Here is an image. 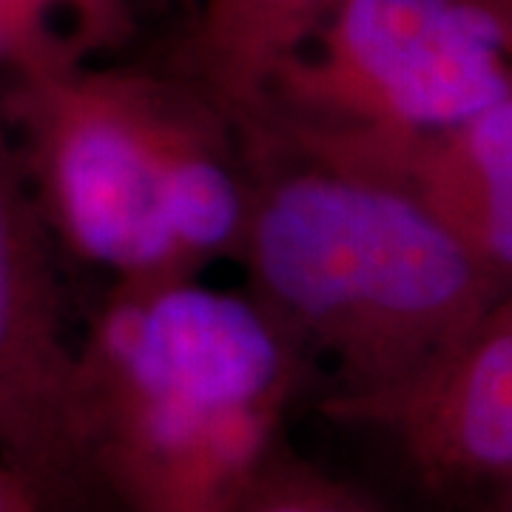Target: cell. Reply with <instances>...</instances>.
I'll return each mask as SVG.
<instances>
[{"label":"cell","mask_w":512,"mask_h":512,"mask_svg":"<svg viewBox=\"0 0 512 512\" xmlns=\"http://www.w3.org/2000/svg\"><path fill=\"white\" fill-rule=\"evenodd\" d=\"M259 148L268 163L251 174L234 256L296 348L330 362V416L419 382L501 296L399 180L262 137Z\"/></svg>","instance_id":"cell-1"},{"label":"cell","mask_w":512,"mask_h":512,"mask_svg":"<svg viewBox=\"0 0 512 512\" xmlns=\"http://www.w3.org/2000/svg\"><path fill=\"white\" fill-rule=\"evenodd\" d=\"M302 350L251 293L114 282L77 339V421L114 512H231L282 441Z\"/></svg>","instance_id":"cell-2"},{"label":"cell","mask_w":512,"mask_h":512,"mask_svg":"<svg viewBox=\"0 0 512 512\" xmlns=\"http://www.w3.org/2000/svg\"><path fill=\"white\" fill-rule=\"evenodd\" d=\"M12 80L20 163L74 256L114 282H146L237 254L251 174L208 97L100 63Z\"/></svg>","instance_id":"cell-3"},{"label":"cell","mask_w":512,"mask_h":512,"mask_svg":"<svg viewBox=\"0 0 512 512\" xmlns=\"http://www.w3.org/2000/svg\"><path fill=\"white\" fill-rule=\"evenodd\" d=\"M510 97L512 0H345L245 126L291 146H404Z\"/></svg>","instance_id":"cell-4"},{"label":"cell","mask_w":512,"mask_h":512,"mask_svg":"<svg viewBox=\"0 0 512 512\" xmlns=\"http://www.w3.org/2000/svg\"><path fill=\"white\" fill-rule=\"evenodd\" d=\"M0 458L46 512H97L77 421V339L63 322L49 228L0 126ZM106 510V507H103Z\"/></svg>","instance_id":"cell-5"},{"label":"cell","mask_w":512,"mask_h":512,"mask_svg":"<svg viewBox=\"0 0 512 512\" xmlns=\"http://www.w3.org/2000/svg\"><path fill=\"white\" fill-rule=\"evenodd\" d=\"M333 416L382 433L436 490L512 473V291L419 382Z\"/></svg>","instance_id":"cell-6"},{"label":"cell","mask_w":512,"mask_h":512,"mask_svg":"<svg viewBox=\"0 0 512 512\" xmlns=\"http://www.w3.org/2000/svg\"><path fill=\"white\" fill-rule=\"evenodd\" d=\"M279 146L399 180L456 231L498 291H512V97L447 134L404 146Z\"/></svg>","instance_id":"cell-7"},{"label":"cell","mask_w":512,"mask_h":512,"mask_svg":"<svg viewBox=\"0 0 512 512\" xmlns=\"http://www.w3.org/2000/svg\"><path fill=\"white\" fill-rule=\"evenodd\" d=\"M345 0H205L194 29L202 94L248 123L274 72Z\"/></svg>","instance_id":"cell-8"},{"label":"cell","mask_w":512,"mask_h":512,"mask_svg":"<svg viewBox=\"0 0 512 512\" xmlns=\"http://www.w3.org/2000/svg\"><path fill=\"white\" fill-rule=\"evenodd\" d=\"M131 26V0H0V69L23 77L97 63Z\"/></svg>","instance_id":"cell-9"},{"label":"cell","mask_w":512,"mask_h":512,"mask_svg":"<svg viewBox=\"0 0 512 512\" xmlns=\"http://www.w3.org/2000/svg\"><path fill=\"white\" fill-rule=\"evenodd\" d=\"M231 512H379L365 495L333 478L285 441L259 464Z\"/></svg>","instance_id":"cell-10"},{"label":"cell","mask_w":512,"mask_h":512,"mask_svg":"<svg viewBox=\"0 0 512 512\" xmlns=\"http://www.w3.org/2000/svg\"><path fill=\"white\" fill-rule=\"evenodd\" d=\"M0 512H46L32 484L0 458Z\"/></svg>","instance_id":"cell-11"},{"label":"cell","mask_w":512,"mask_h":512,"mask_svg":"<svg viewBox=\"0 0 512 512\" xmlns=\"http://www.w3.org/2000/svg\"><path fill=\"white\" fill-rule=\"evenodd\" d=\"M464 495L473 498L470 512H512V473L493 478Z\"/></svg>","instance_id":"cell-12"},{"label":"cell","mask_w":512,"mask_h":512,"mask_svg":"<svg viewBox=\"0 0 512 512\" xmlns=\"http://www.w3.org/2000/svg\"><path fill=\"white\" fill-rule=\"evenodd\" d=\"M160 3H168V0H160Z\"/></svg>","instance_id":"cell-13"}]
</instances>
